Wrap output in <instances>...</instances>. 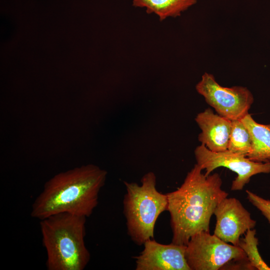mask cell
<instances>
[{"instance_id": "5", "label": "cell", "mask_w": 270, "mask_h": 270, "mask_svg": "<svg viewBox=\"0 0 270 270\" xmlns=\"http://www.w3.org/2000/svg\"><path fill=\"white\" fill-rule=\"evenodd\" d=\"M185 258L190 270H218L232 262L248 261L240 247L228 244L210 231L201 232L190 238Z\"/></svg>"}, {"instance_id": "13", "label": "cell", "mask_w": 270, "mask_h": 270, "mask_svg": "<svg viewBox=\"0 0 270 270\" xmlns=\"http://www.w3.org/2000/svg\"><path fill=\"white\" fill-rule=\"evenodd\" d=\"M252 148L250 133L241 120H232L228 150L246 156Z\"/></svg>"}, {"instance_id": "2", "label": "cell", "mask_w": 270, "mask_h": 270, "mask_svg": "<svg viewBox=\"0 0 270 270\" xmlns=\"http://www.w3.org/2000/svg\"><path fill=\"white\" fill-rule=\"evenodd\" d=\"M106 176V170L92 164L54 175L34 202L31 216L41 220L64 212L90 216L98 204Z\"/></svg>"}, {"instance_id": "4", "label": "cell", "mask_w": 270, "mask_h": 270, "mask_svg": "<svg viewBox=\"0 0 270 270\" xmlns=\"http://www.w3.org/2000/svg\"><path fill=\"white\" fill-rule=\"evenodd\" d=\"M126 194L123 200L127 232L132 240L140 246L154 238L156 221L168 209L166 194L156 188V176L152 172L145 174L141 184L124 182Z\"/></svg>"}, {"instance_id": "8", "label": "cell", "mask_w": 270, "mask_h": 270, "mask_svg": "<svg viewBox=\"0 0 270 270\" xmlns=\"http://www.w3.org/2000/svg\"><path fill=\"white\" fill-rule=\"evenodd\" d=\"M214 214L216 224L214 234L226 242L238 246L240 237L253 229L256 221L236 198L228 197L216 206Z\"/></svg>"}, {"instance_id": "7", "label": "cell", "mask_w": 270, "mask_h": 270, "mask_svg": "<svg viewBox=\"0 0 270 270\" xmlns=\"http://www.w3.org/2000/svg\"><path fill=\"white\" fill-rule=\"evenodd\" d=\"M194 155L196 164L202 170H206L204 174L206 176L219 167L226 168L236 172L237 176L232 182V190H242L254 175L270 172V162L253 161L246 156L228 150L220 152H212L202 144L196 148Z\"/></svg>"}, {"instance_id": "1", "label": "cell", "mask_w": 270, "mask_h": 270, "mask_svg": "<svg viewBox=\"0 0 270 270\" xmlns=\"http://www.w3.org/2000/svg\"><path fill=\"white\" fill-rule=\"evenodd\" d=\"M202 170L196 164L180 186L166 194L172 243L186 246L196 234L210 231V218L216 206L228 195L222 189L218 174L206 176Z\"/></svg>"}, {"instance_id": "15", "label": "cell", "mask_w": 270, "mask_h": 270, "mask_svg": "<svg viewBox=\"0 0 270 270\" xmlns=\"http://www.w3.org/2000/svg\"><path fill=\"white\" fill-rule=\"evenodd\" d=\"M246 193L248 200L262 212L270 224V200L264 198L248 190H246Z\"/></svg>"}, {"instance_id": "12", "label": "cell", "mask_w": 270, "mask_h": 270, "mask_svg": "<svg viewBox=\"0 0 270 270\" xmlns=\"http://www.w3.org/2000/svg\"><path fill=\"white\" fill-rule=\"evenodd\" d=\"M196 2V0H133L132 6L144 8L148 14H156L160 20L176 18Z\"/></svg>"}, {"instance_id": "11", "label": "cell", "mask_w": 270, "mask_h": 270, "mask_svg": "<svg viewBox=\"0 0 270 270\" xmlns=\"http://www.w3.org/2000/svg\"><path fill=\"white\" fill-rule=\"evenodd\" d=\"M241 120L248 129L252 138L251 150L246 157L255 162H270V124H259L250 114Z\"/></svg>"}, {"instance_id": "6", "label": "cell", "mask_w": 270, "mask_h": 270, "mask_svg": "<svg viewBox=\"0 0 270 270\" xmlns=\"http://www.w3.org/2000/svg\"><path fill=\"white\" fill-rule=\"evenodd\" d=\"M196 89L219 115L231 120H241L248 114L254 100L247 88L222 86L208 72L202 74Z\"/></svg>"}, {"instance_id": "9", "label": "cell", "mask_w": 270, "mask_h": 270, "mask_svg": "<svg viewBox=\"0 0 270 270\" xmlns=\"http://www.w3.org/2000/svg\"><path fill=\"white\" fill-rule=\"evenodd\" d=\"M143 245V250L134 257L136 270H190L185 258L186 246L162 244L153 238Z\"/></svg>"}, {"instance_id": "3", "label": "cell", "mask_w": 270, "mask_h": 270, "mask_svg": "<svg viewBox=\"0 0 270 270\" xmlns=\"http://www.w3.org/2000/svg\"><path fill=\"white\" fill-rule=\"evenodd\" d=\"M86 218L60 213L40 220L48 270H84L90 254L85 242Z\"/></svg>"}, {"instance_id": "14", "label": "cell", "mask_w": 270, "mask_h": 270, "mask_svg": "<svg viewBox=\"0 0 270 270\" xmlns=\"http://www.w3.org/2000/svg\"><path fill=\"white\" fill-rule=\"evenodd\" d=\"M254 229L248 230L244 238L240 240L238 246L246 254L248 260L253 270H270L268 266L261 257L258 250V239Z\"/></svg>"}, {"instance_id": "10", "label": "cell", "mask_w": 270, "mask_h": 270, "mask_svg": "<svg viewBox=\"0 0 270 270\" xmlns=\"http://www.w3.org/2000/svg\"><path fill=\"white\" fill-rule=\"evenodd\" d=\"M195 120L202 130L198 140L209 150L214 152L228 150L232 120L210 108L199 113Z\"/></svg>"}]
</instances>
